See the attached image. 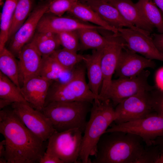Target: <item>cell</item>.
<instances>
[{
  "label": "cell",
  "mask_w": 163,
  "mask_h": 163,
  "mask_svg": "<svg viewBox=\"0 0 163 163\" xmlns=\"http://www.w3.org/2000/svg\"><path fill=\"white\" fill-rule=\"evenodd\" d=\"M76 0H52L50 1L47 12L54 15L61 16L68 12Z\"/></svg>",
  "instance_id": "1f68e13d"
},
{
  "label": "cell",
  "mask_w": 163,
  "mask_h": 163,
  "mask_svg": "<svg viewBox=\"0 0 163 163\" xmlns=\"http://www.w3.org/2000/svg\"><path fill=\"white\" fill-rule=\"evenodd\" d=\"M11 106L25 126L43 141H47L56 131L50 119L41 111L34 109L29 104L14 102Z\"/></svg>",
  "instance_id": "8fae6325"
},
{
  "label": "cell",
  "mask_w": 163,
  "mask_h": 163,
  "mask_svg": "<svg viewBox=\"0 0 163 163\" xmlns=\"http://www.w3.org/2000/svg\"><path fill=\"white\" fill-rule=\"evenodd\" d=\"M152 91L142 92L118 104L115 110V124H120L147 117L155 113Z\"/></svg>",
  "instance_id": "ba28073f"
},
{
  "label": "cell",
  "mask_w": 163,
  "mask_h": 163,
  "mask_svg": "<svg viewBox=\"0 0 163 163\" xmlns=\"http://www.w3.org/2000/svg\"><path fill=\"white\" fill-rule=\"evenodd\" d=\"M108 42L103 48L101 59L103 81L99 94V99L105 100L109 90L113 75L123 50L126 47L123 39L117 34L106 35Z\"/></svg>",
  "instance_id": "30bf717a"
},
{
  "label": "cell",
  "mask_w": 163,
  "mask_h": 163,
  "mask_svg": "<svg viewBox=\"0 0 163 163\" xmlns=\"http://www.w3.org/2000/svg\"><path fill=\"white\" fill-rule=\"evenodd\" d=\"M18 0H5L0 16V51L9 39V33L14 12Z\"/></svg>",
  "instance_id": "4316f807"
},
{
  "label": "cell",
  "mask_w": 163,
  "mask_h": 163,
  "mask_svg": "<svg viewBox=\"0 0 163 163\" xmlns=\"http://www.w3.org/2000/svg\"><path fill=\"white\" fill-rule=\"evenodd\" d=\"M92 104L85 101L53 102L46 105L41 112L56 131L77 129L83 133Z\"/></svg>",
  "instance_id": "277c9868"
},
{
  "label": "cell",
  "mask_w": 163,
  "mask_h": 163,
  "mask_svg": "<svg viewBox=\"0 0 163 163\" xmlns=\"http://www.w3.org/2000/svg\"><path fill=\"white\" fill-rule=\"evenodd\" d=\"M103 49L93 50L91 54L84 55L83 60L87 69L89 86L99 99V94L103 81L101 65Z\"/></svg>",
  "instance_id": "ffe728a7"
},
{
  "label": "cell",
  "mask_w": 163,
  "mask_h": 163,
  "mask_svg": "<svg viewBox=\"0 0 163 163\" xmlns=\"http://www.w3.org/2000/svg\"><path fill=\"white\" fill-rule=\"evenodd\" d=\"M155 66L153 60L139 55L125 47L120 55L115 73L118 78L133 77L146 68H154Z\"/></svg>",
  "instance_id": "9a60e30c"
},
{
  "label": "cell",
  "mask_w": 163,
  "mask_h": 163,
  "mask_svg": "<svg viewBox=\"0 0 163 163\" xmlns=\"http://www.w3.org/2000/svg\"><path fill=\"white\" fill-rule=\"evenodd\" d=\"M142 139L123 131L106 132L100 139L92 163H134L144 150Z\"/></svg>",
  "instance_id": "7a4b0ae2"
},
{
  "label": "cell",
  "mask_w": 163,
  "mask_h": 163,
  "mask_svg": "<svg viewBox=\"0 0 163 163\" xmlns=\"http://www.w3.org/2000/svg\"><path fill=\"white\" fill-rule=\"evenodd\" d=\"M13 103L11 101L5 99L0 98V110L10 106Z\"/></svg>",
  "instance_id": "f35d334b"
},
{
  "label": "cell",
  "mask_w": 163,
  "mask_h": 163,
  "mask_svg": "<svg viewBox=\"0 0 163 163\" xmlns=\"http://www.w3.org/2000/svg\"><path fill=\"white\" fill-rule=\"evenodd\" d=\"M42 57L52 54L60 45L56 34L37 32L30 42Z\"/></svg>",
  "instance_id": "7402d4cb"
},
{
  "label": "cell",
  "mask_w": 163,
  "mask_h": 163,
  "mask_svg": "<svg viewBox=\"0 0 163 163\" xmlns=\"http://www.w3.org/2000/svg\"><path fill=\"white\" fill-rule=\"evenodd\" d=\"M146 146L143 152L134 163H156L160 154L158 147L153 145Z\"/></svg>",
  "instance_id": "d6a6232c"
},
{
  "label": "cell",
  "mask_w": 163,
  "mask_h": 163,
  "mask_svg": "<svg viewBox=\"0 0 163 163\" xmlns=\"http://www.w3.org/2000/svg\"><path fill=\"white\" fill-rule=\"evenodd\" d=\"M52 82L39 75L24 83L21 88V93L30 106L41 111L45 103Z\"/></svg>",
  "instance_id": "e0dca14e"
},
{
  "label": "cell",
  "mask_w": 163,
  "mask_h": 163,
  "mask_svg": "<svg viewBox=\"0 0 163 163\" xmlns=\"http://www.w3.org/2000/svg\"><path fill=\"white\" fill-rule=\"evenodd\" d=\"M91 7L105 22L117 28L127 27L138 28L126 21L118 10L108 2L101 0H89L85 3Z\"/></svg>",
  "instance_id": "ac0fdd59"
},
{
  "label": "cell",
  "mask_w": 163,
  "mask_h": 163,
  "mask_svg": "<svg viewBox=\"0 0 163 163\" xmlns=\"http://www.w3.org/2000/svg\"><path fill=\"white\" fill-rule=\"evenodd\" d=\"M0 98L8 100L12 103L19 102L28 104L23 97L21 91V88L1 72Z\"/></svg>",
  "instance_id": "f1b7e54d"
},
{
  "label": "cell",
  "mask_w": 163,
  "mask_h": 163,
  "mask_svg": "<svg viewBox=\"0 0 163 163\" xmlns=\"http://www.w3.org/2000/svg\"><path fill=\"white\" fill-rule=\"evenodd\" d=\"M82 3H85L89 0H76Z\"/></svg>",
  "instance_id": "7bdbcfd3"
},
{
  "label": "cell",
  "mask_w": 163,
  "mask_h": 163,
  "mask_svg": "<svg viewBox=\"0 0 163 163\" xmlns=\"http://www.w3.org/2000/svg\"><path fill=\"white\" fill-rule=\"evenodd\" d=\"M50 1H43L36 6L25 22L11 37L7 49L16 57H18L23 47L31 40L40 19L48 10Z\"/></svg>",
  "instance_id": "4fadbf2b"
},
{
  "label": "cell",
  "mask_w": 163,
  "mask_h": 163,
  "mask_svg": "<svg viewBox=\"0 0 163 163\" xmlns=\"http://www.w3.org/2000/svg\"><path fill=\"white\" fill-rule=\"evenodd\" d=\"M151 36L157 49L163 56V33H154Z\"/></svg>",
  "instance_id": "8d00e7d4"
},
{
  "label": "cell",
  "mask_w": 163,
  "mask_h": 163,
  "mask_svg": "<svg viewBox=\"0 0 163 163\" xmlns=\"http://www.w3.org/2000/svg\"><path fill=\"white\" fill-rule=\"evenodd\" d=\"M156 86L155 88L157 91L163 93V67L159 69L155 74Z\"/></svg>",
  "instance_id": "e575fe53"
},
{
  "label": "cell",
  "mask_w": 163,
  "mask_h": 163,
  "mask_svg": "<svg viewBox=\"0 0 163 163\" xmlns=\"http://www.w3.org/2000/svg\"><path fill=\"white\" fill-rule=\"evenodd\" d=\"M67 71L72 72L80 62H83L84 55L64 48L57 49L50 55Z\"/></svg>",
  "instance_id": "f546056e"
},
{
  "label": "cell",
  "mask_w": 163,
  "mask_h": 163,
  "mask_svg": "<svg viewBox=\"0 0 163 163\" xmlns=\"http://www.w3.org/2000/svg\"><path fill=\"white\" fill-rule=\"evenodd\" d=\"M84 28L104 29L101 27L85 22L74 17L59 16L46 12L40 19L36 31L56 34Z\"/></svg>",
  "instance_id": "5bb4252c"
},
{
  "label": "cell",
  "mask_w": 163,
  "mask_h": 163,
  "mask_svg": "<svg viewBox=\"0 0 163 163\" xmlns=\"http://www.w3.org/2000/svg\"><path fill=\"white\" fill-rule=\"evenodd\" d=\"M150 72L144 70L138 75L131 78H118L112 80L105 100L109 99L113 107L124 100L139 93L152 91L155 86H151L148 79Z\"/></svg>",
  "instance_id": "9c48e42d"
},
{
  "label": "cell",
  "mask_w": 163,
  "mask_h": 163,
  "mask_svg": "<svg viewBox=\"0 0 163 163\" xmlns=\"http://www.w3.org/2000/svg\"><path fill=\"white\" fill-rule=\"evenodd\" d=\"M5 139L0 142V158H5Z\"/></svg>",
  "instance_id": "ab89813d"
},
{
  "label": "cell",
  "mask_w": 163,
  "mask_h": 163,
  "mask_svg": "<svg viewBox=\"0 0 163 163\" xmlns=\"http://www.w3.org/2000/svg\"><path fill=\"white\" fill-rule=\"evenodd\" d=\"M40 163H63V162L55 155L46 151L41 158Z\"/></svg>",
  "instance_id": "d590c367"
},
{
  "label": "cell",
  "mask_w": 163,
  "mask_h": 163,
  "mask_svg": "<svg viewBox=\"0 0 163 163\" xmlns=\"http://www.w3.org/2000/svg\"><path fill=\"white\" fill-rule=\"evenodd\" d=\"M94 28H84L76 31L79 40L80 48L98 50L103 49L107 44L108 39L106 36L101 35Z\"/></svg>",
  "instance_id": "603a6c76"
},
{
  "label": "cell",
  "mask_w": 163,
  "mask_h": 163,
  "mask_svg": "<svg viewBox=\"0 0 163 163\" xmlns=\"http://www.w3.org/2000/svg\"><path fill=\"white\" fill-rule=\"evenodd\" d=\"M0 163H7V160L5 157L0 158Z\"/></svg>",
  "instance_id": "b9f144b4"
},
{
  "label": "cell",
  "mask_w": 163,
  "mask_h": 163,
  "mask_svg": "<svg viewBox=\"0 0 163 163\" xmlns=\"http://www.w3.org/2000/svg\"><path fill=\"white\" fill-rule=\"evenodd\" d=\"M158 146L160 151V154L157 163H163V136L158 137L152 142V145Z\"/></svg>",
  "instance_id": "74e56055"
},
{
  "label": "cell",
  "mask_w": 163,
  "mask_h": 163,
  "mask_svg": "<svg viewBox=\"0 0 163 163\" xmlns=\"http://www.w3.org/2000/svg\"><path fill=\"white\" fill-rule=\"evenodd\" d=\"M68 13L82 21L93 23L115 34L118 33L117 28L110 26L104 21L96 12L85 3L76 1Z\"/></svg>",
  "instance_id": "44dd1931"
},
{
  "label": "cell",
  "mask_w": 163,
  "mask_h": 163,
  "mask_svg": "<svg viewBox=\"0 0 163 163\" xmlns=\"http://www.w3.org/2000/svg\"><path fill=\"white\" fill-rule=\"evenodd\" d=\"M42 1H50L52 0H40Z\"/></svg>",
  "instance_id": "f6af8a7d"
},
{
  "label": "cell",
  "mask_w": 163,
  "mask_h": 163,
  "mask_svg": "<svg viewBox=\"0 0 163 163\" xmlns=\"http://www.w3.org/2000/svg\"><path fill=\"white\" fill-rule=\"evenodd\" d=\"M0 133L5 140L7 163H40L47 141H43L29 130L11 106L0 111Z\"/></svg>",
  "instance_id": "6da1fadb"
},
{
  "label": "cell",
  "mask_w": 163,
  "mask_h": 163,
  "mask_svg": "<svg viewBox=\"0 0 163 163\" xmlns=\"http://www.w3.org/2000/svg\"><path fill=\"white\" fill-rule=\"evenodd\" d=\"M71 72L64 69L51 56L42 57L39 75L47 80L62 82V79Z\"/></svg>",
  "instance_id": "d4e9b609"
},
{
  "label": "cell",
  "mask_w": 163,
  "mask_h": 163,
  "mask_svg": "<svg viewBox=\"0 0 163 163\" xmlns=\"http://www.w3.org/2000/svg\"><path fill=\"white\" fill-rule=\"evenodd\" d=\"M101 0L104 2H108L110 0Z\"/></svg>",
  "instance_id": "ee69618b"
},
{
  "label": "cell",
  "mask_w": 163,
  "mask_h": 163,
  "mask_svg": "<svg viewBox=\"0 0 163 163\" xmlns=\"http://www.w3.org/2000/svg\"><path fill=\"white\" fill-rule=\"evenodd\" d=\"M117 29L118 35L123 39L129 49L148 59L163 62V56L155 46L151 33L129 28Z\"/></svg>",
  "instance_id": "7c38bea8"
},
{
  "label": "cell",
  "mask_w": 163,
  "mask_h": 163,
  "mask_svg": "<svg viewBox=\"0 0 163 163\" xmlns=\"http://www.w3.org/2000/svg\"><path fill=\"white\" fill-rule=\"evenodd\" d=\"M108 2L115 6L129 23L150 33L153 31L154 27L147 21L136 4L131 0H110Z\"/></svg>",
  "instance_id": "d6986e66"
},
{
  "label": "cell",
  "mask_w": 163,
  "mask_h": 163,
  "mask_svg": "<svg viewBox=\"0 0 163 163\" xmlns=\"http://www.w3.org/2000/svg\"><path fill=\"white\" fill-rule=\"evenodd\" d=\"M18 58L21 88L30 79L39 75L42 57L30 42L23 47Z\"/></svg>",
  "instance_id": "2e32d148"
},
{
  "label": "cell",
  "mask_w": 163,
  "mask_h": 163,
  "mask_svg": "<svg viewBox=\"0 0 163 163\" xmlns=\"http://www.w3.org/2000/svg\"><path fill=\"white\" fill-rule=\"evenodd\" d=\"M7 48L0 51V72L21 88L18 61Z\"/></svg>",
  "instance_id": "cb8c5ba5"
},
{
  "label": "cell",
  "mask_w": 163,
  "mask_h": 163,
  "mask_svg": "<svg viewBox=\"0 0 163 163\" xmlns=\"http://www.w3.org/2000/svg\"><path fill=\"white\" fill-rule=\"evenodd\" d=\"M56 34L60 45L63 48L76 52L80 48L79 38L76 31H63Z\"/></svg>",
  "instance_id": "4dcf8cb0"
},
{
  "label": "cell",
  "mask_w": 163,
  "mask_h": 163,
  "mask_svg": "<svg viewBox=\"0 0 163 163\" xmlns=\"http://www.w3.org/2000/svg\"><path fill=\"white\" fill-rule=\"evenodd\" d=\"M159 8L163 16V0H152Z\"/></svg>",
  "instance_id": "60d3db41"
},
{
  "label": "cell",
  "mask_w": 163,
  "mask_h": 163,
  "mask_svg": "<svg viewBox=\"0 0 163 163\" xmlns=\"http://www.w3.org/2000/svg\"><path fill=\"white\" fill-rule=\"evenodd\" d=\"M121 131L139 136L147 146L152 145L157 138L163 136V116L155 112L145 117L120 124H114L106 132Z\"/></svg>",
  "instance_id": "52a82bcc"
},
{
  "label": "cell",
  "mask_w": 163,
  "mask_h": 163,
  "mask_svg": "<svg viewBox=\"0 0 163 163\" xmlns=\"http://www.w3.org/2000/svg\"><path fill=\"white\" fill-rule=\"evenodd\" d=\"M154 111L163 116V93L154 89L152 91Z\"/></svg>",
  "instance_id": "836d02e7"
},
{
  "label": "cell",
  "mask_w": 163,
  "mask_h": 163,
  "mask_svg": "<svg viewBox=\"0 0 163 163\" xmlns=\"http://www.w3.org/2000/svg\"><path fill=\"white\" fill-rule=\"evenodd\" d=\"M136 4L147 21L163 33V16L152 0H138Z\"/></svg>",
  "instance_id": "484cf974"
},
{
  "label": "cell",
  "mask_w": 163,
  "mask_h": 163,
  "mask_svg": "<svg viewBox=\"0 0 163 163\" xmlns=\"http://www.w3.org/2000/svg\"><path fill=\"white\" fill-rule=\"evenodd\" d=\"M113 107L109 99H98L92 103L89 119L83 136L79 157L81 163H91L90 156L96 155L101 137L117 118Z\"/></svg>",
  "instance_id": "3957f363"
},
{
  "label": "cell",
  "mask_w": 163,
  "mask_h": 163,
  "mask_svg": "<svg viewBox=\"0 0 163 163\" xmlns=\"http://www.w3.org/2000/svg\"><path fill=\"white\" fill-rule=\"evenodd\" d=\"M78 65L72 70L67 80L52 82L45 106L53 102L85 101L92 104L94 100L99 99L91 91L86 82L85 65Z\"/></svg>",
  "instance_id": "5b68a950"
},
{
  "label": "cell",
  "mask_w": 163,
  "mask_h": 163,
  "mask_svg": "<svg viewBox=\"0 0 163 163\" xmlns=\"http://www.w3.org/2000/svg\"><path fill=\"white\" fill-rule=\"evenodd\" d=\"M34 0H18L9 33L11 37L27 19L33 9Z\"/></svg>",
  "instance_id": "83f0119b"
},
{
  "label": "cell",
  "mask_w": 163,
  "mask_h": 163,
  "mask_svg": "<svg viewBox=\"0 0 163 163\" xmlns=\"http://www.w3.org/2000/svg\"><path fill=\"white\" fill-rule=\"evenodd\" d=\"M83 133L79 129L55 131L47 141L46 151L55 155L63 163H80Z\"/></svg>",
  "instance_id": "8992f818"
}]
</instances>
